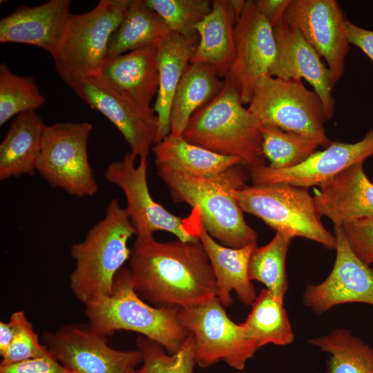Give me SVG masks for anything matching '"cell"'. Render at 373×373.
I'll return each instance as SVG.
<instances>
[{
	"label": "cell",
	"instance_id": "9c48e42d",
	"mask_svg": "<svg viewBox=\"0 0 373 373\" xmlns=\"http://www.w3.org/2000/svg\"><path fill=\"white\" fill-rule=\"evenodd\" d=\"M92 130L88 122L46 125L36 171L52 187L78 198L97 193L87 151Z\"/></svg>",
	"mask_w": 373,
	"mask_h": 373
},
{
	"label": "cell",
	"instance_id": "8992f818",
	"mask_svg": "<svg viewBox=\"0 0 373 373\" xmlns=\"http://www.w3.org/2000/svg\"><path fill=\"white\" fill-rule=\"evenodd\" d=\"M232 194L243 212L261 219L276 232L335 249L334 235L324 227L307 189L289 184H245L233 189Z\"/></svg>",
	"mask_w": 373,
	"mask_h": 373
},
{
	"label": "cell",
	"instance_id": "f35d334b",
	"mask_svg": "<svg viewBox=\"0 0 373 373\" xmlns=\"http://www.w3.org/2000/svg\"><path fill=\"white\" fill-rule=\"evenodd\" d=\"M345 26L349 43L361 49L373 62V30L360 27L347 18Z\"/></svg>",
	"mask_w": 373,
	"mask_h": 373
},
{
	"label": "cell",
	"instance_id": "5bb4252c",
	"mask_svg": "<svg viewBox=\"0 0 373 373\" xmlns=\"http://www.w3.org/2000/svg\"><path fill=\"white\" fill-rule=\"evenodd\" d=\"M283 18L296 28L323 57L335 85L343 77L350 50L345 19L335 0H291Z\"/></svg>",
	"mask_w": 373,
	"mask_h": 373
},
{
	"label": "cell",
	"instance_id": "1f68e13d",
	"mask_svg": "<svg viewBox=\"0 0 373 373\" xmlns=\"http://www.w3.org/2000/svg\"><path fill=\"white\" fill-rule=\"evenodd\" d=\"M262 150L269 166L284 169L296 166L319 146L315 141L303 135L284 131L272 125H260Z\"/></svg>",
	"mask_w": 373,
	"mask_h": 373
},
{
	"label": "cell",
	"instance_id": "83f0119b",
	"mask_svg": "<svg viewBox=\"0 0 373 373\" xmlns=\"http://www.w3.org/2000/svg\"><path fill=\"white\" fill-rule=\"evenodd\" d=\"M171 32L162 18L145 0H131L123 21L110 38L106 58L157 47Z\"/></svg>",
	"mask_w": 373,
	"mask_h": 373
},
{
	"label": "cell",
	"instance_id": "d4e9b609",
	"mask_svg": "<svg viewBox=\"0 0 373 373\" xmlns=\"http://www.w3.org/2000/svg\"><path fill=\"white\" fill-rule=\"evenodd\" d=\"M46 124L35 111L18 115L0 144V180L32 175Z\"/></svg>",
	"mask_w": 373,
	"mask_h": 373
},
{
	"label": "cell",
	"instance_id": "4dcf8cb0",
	"mask_svg": "<svg viewBox=\"0 0 373 373\" xmlns=\"http://www.w3.org/2000/svg\"><path fill=\"white\" fill-rule=\"evenodd\" d=\"M291 240L289 236L276 232L268 244L254 248L248 265L250 280L264 284L267 290L283 300L288 289L285 260Z\"/></svg>",
	"mask_w": 373,
	"mask_h": 373
},
{
	"label": "cell",
	"instance_id": "d590c367",
	"mask_svg": "<svg viewBox=\"0 0 373 373\" xmlns=\"http://www.w3.org/2000/svg\"><path fill=\"white\" fill-rule=\"evenodd\" d=\"M10 318L15 323L16 333L8 350L1 356L0 365L16 363L50 353L48 347L41 343L32 323L23 312H14Z\"/></svg>",
	"mask_w": 373,
	"mask_h": 373
},
{
	"label": "cell",
	"instance_id": "52a82bcc",
	"mask_svg": "<svg viewBox=\"0 0 373 373\" xmlns=\"http://www.w3.org/2000/svg\"><path fill=\"white\" fill-rule=\"evenodd\" d=\"M249 110L260 125H272L315 141L323 148L332 142L324 123L323 104L301 79H282L267 73L258 81Z\"/></svg>",
	"mask_w": 373,
	"mask_h": 373
},
{
	"label": "cell",
	"instance_id": "f546056e",
	"mask_svg": "<svg viewBox=\"0 0 373 373\" xmlns=\"http://www.w3.org/2000/svg\"><path fill=\"white\" fill-rule=\"evenodd\" d=\"M309 342L329 354L325 373H373V348L346 329H335Z\"/></svg>",
	"mask_w": 373,
	"mask_h": 373
},
{
	"label": "cell",
	"instance_id": "836d02e7",
	"mask_svg": "<svg viewBox=\"0 0 373 373\" xmlns=\"http://www.w3.org/2000/svg\"><path fill=\"white\" fill-rule=\"evenodd\" d=\"M136 344L142 354V365L137 373H193L197 363L195 339L191 333L173 354H167L160 344L143 336L137 338Z\"/></svg>",
	"mask_w": 373,
	"mask_h": 373
},
{
	"label": "cell",
	"instance_id": "f1b7e54d",
	"mask_svg": "<svg viewBox=\"0 0 373 373\" xmlns=\"http://www.w3.org/2000/svg\"><path fill=\"white\" fill-rule=\"evenodd\" d=\"M251 306L242 325L258 349L269 343L286 345L294 342V331L283 299L264 288Z\"/></svg>",
	"mask_w": 373,
	"mask_h": 373
},
{
	"label": "cell",
	"instance_id": "60d3db41",
	"mask_svg": "<svg viewBox=\"0 0 373 373\" xmlns=\"http://www.w3.org/2000/svg\"><path fill=\"white\" fill-rule=\"evenodd\" d=\"M16 325L10 318L8 323L0 322V354L2 356L8 350L16 333Z\"/></svg>",
	"mask_w": 373,
	"mask_h": 373
},
{
	"label": "cell",
	"instance_id": "9a60e30c",
	"mask_svg": "<svg viewBox=\"0 0 373 373\" xmlns=\"http://www.w3.org/2000/svg\"><path fill=\"white\" fill-rule=\"evenodd\" d=\"M234 44L233 61L225 77L238 90L242 104H249L258 79L268 73L276 52L273 28L255 1L245 2L235 25Z\"/></svg>",
	"mask_w": 373,
	"mask_h": 373
},
{
	"label": "cell",
	"instance_id": "6da1fadb",
	"mask_svg": "<svg viewBox=\"0 0 373 373\" xmlns=\"http://www.w3.org/2000/svg\"><path fill=\"white\" fill-rule=\"evenodd\" d=\"M128 260L134 289L154 307H187L217 297L214 272L200 240L136 237Z\"/></svg>",
	"mask_w": 373,
	"mask_h": 373
},
{
	"label": "cell",
	"instance_id": "8d00e7d4",
	"mask_svg": "<svg viewBox=\"0 0 373 373\" xmlns=\"http://www.w3.org/2000/svg\"><path fill=\"white\" fill-rule=\"evenodd\" d=\"M341 227L354 253L370 266L373 263V217L347 222Z\"/></svg>",
	"mask_w": 373,
	"mask_h": 373
},
{
	"label": "cell",
	"instance_id": "ba28073f",
	"mask_svg": "<svg viewBox=\"0 0 373 373\" xmlns=\"http://www.w3.org/2000/svg\"><path fill=\"white\" fill-rule=\"evenodd\" d=\"M131 0H101L91 10L71 14L61 46L53 57L55 70L68 82L98 75L112 34L123 21Z\"/></svg>",
	"mask_w": 373,
	"mask_h": 373
},
{
	"label": "cell",
	"instance_id": "d6a6232c",
	"mask_svg": "<svg viewBox=\"0 0 373 373\" xmlns=\"http://www.w3.org/2000/svg\"><path fill=\"white\" fill-rule=\"evenodd\" d=\"M46 102L31 76L13 73L4 63L0 64V126L15 115L35 111Z\"/></svg>",
	"mask_w": 373,
	"mask_h": 373
},
{
	"label": "cell",
	"instance_id": "d6986e66",
	"mask_svg": "<svg viewBox=\"0 0 373 373\" xmlns=\"http://www.w3.org/2000/svg\"><path fill=\"white\" fill-rule=\"evenodd\" d=\"M70 1L50 0L38 6H23L0 21V42L33 45L58 52L71 13Z\"/></svg>",
	"mask_w": 373,
	"mask_h": 373
},
{
	"label": "cell",
	"instance_id": "7a4b0ae2",
	"mask_svg": "<svg viewBox=\"0 0 373 373\" xmlns=\"http://www.w3.org/2000/svg\"><path fill=\"white\" fill-rule=\"evenodd\" d=\"M242 165L213 178H200L171 166L156 165L157 173L175 202L198 211L200 224L220 245L234 249L257 245L258 234L245 222L232 190L246 184Z\"/></svg>",
	"mask_w": 373,
	"mask_h": 373
},
{
	"label": "cell",
	"instance_id": "30bf717a",
	"mask_svg": "<svg viewBox=\"0 0 373 373\" xmlns=\"http://www.w3.org/2000/svg\"><path fill=\"white\" fill-rule=\"evenodd\" d=\"M178 318L195 339L196 363L202 368L218 361L243 370L258 350L242 325L227 316L217 297L200 305L181 307Z\"/></svg>",
	"mask_w": 373,
	"mask_h": 373
},
{
	"label": "cell",
	"instance_id": "7402d4cb",
	"mask_svg": "<svg viewBox=\"0 0 373 373\" xmlns=\"http://www.w3.org/2000/svg\"><path fill=\"white\" fill-rule=\"evenodd\" d=\"M212 266L217 285V298L223 307L232 303L231 291H235L245 305H252L256 298L254 286L249 278L248 265L251 254L257 245L234 249L220 245L200 223L195 228Z\"/></svg>",
	"mask_w": 373,
	"mask_h": 373
},
{
	"label": "cell",
	"instance_id": "74e56055",
	"mask_svg": "<svg viewBox=\"0 0 373 373\" xmlns=\"http://www.w3.org/2000/svg\"><path fill=\"white\" fill-rule=\"evenodd\" d=\"M0 373H73L61 365L53 355L49 354L12 363L0 365Z\"/></svg>",
	"mask_w": 373,
	"mask_h": 373
},
{
	"label": "cell",
	"instance_id": "5b68a950",
	"mask_svg": "<svg viewBox=\"0 0 373 373\" xmlns=\"http://www.w3.org/2000/svg\"><path fill=\"white\" fill-rule=\"evenodd\" d=\"M84 305L88 324L95 332L106 336L121 330L137 332L169 354L178 352L190 334L180 323L178 307L151 306L139 296L126 267L117 273L110 295Z\"/></svg>",
	"mask_w": 373,
	"mask_h": 373
},
{
	"label": "cell",
	"instance_id": "4316f807",
	"mask_svg": "<svg viewBox=\"0 0 373 373\" xmlns=\"http://www.w3.org/2000/svg\"><path fill=\"white\" fill-rule=\"evenodd\" d=\"M216 69L205 63L191 64L175 93L171 111L170 134L182 136L189 119L221 91L224 81Z\"/></svg>",
	"mask_w": 373,
	"mask_h": 373
},
{
	"label": "cell",
	"instance_id": "ffe728a7",
	"mask_svg": "<svg viewBox=\"0 0 373 373\" xmlns=\"http://www.w3.org/2000/svg\"><path fill=\"white\" fill-rule=\"evenodd\" d=\"M364 161L355 163L315 190L314 200L319 214L334 226L373 217V183L363 169Z\"/></svg>",
	"mask_w": 373,
	"mask_h": 373
},
{
	"label": "cell",
	"instance_id": "7c38bea8",
	"mask_svg": "<svg viewBox=\"0 0 373 373\" xmlns=\"http://www.w3.org/2000/svg\"><path fill=\"white\" fill-rule=\"evenodd\" d=\"M43 339L57 361L73 373H137L136 366L142 362L139 350L113 349L88 324L66 325L45 332Z\"/></svg>",
	"mask_w": 373,
	"mask_h": 373
},
{
	"label": "cell",
	"instance_id": "cb8c5ba5",
	"mask_svg": "<svg viewBox=\"0 0 373 373\" xmlns=\"http://www.w3.org/2000/svg\"><path fill=\"white\" fill-rule=\"evenodd\" d=\"M198 39L171 32L157 46L159 87L154 110L159 120V142L170 134V117L177 87L191 64Z\"/></svg>",
	"mask_w": 373,
	"mask_h": 373
},
{
	"label": "cell",
	"instance_id": "8fae6325",
	"mask_svg": "<svg viewBox=\"0 0 373 373\" xmlns=\"http://www.w3.org/2000/svg\"><path fill=\"white\" fill-rule=\"evenodd\" d=\"M129 151L122 159L111 162L106 167V180L118 186L126 200L131 221L137 237L153 236L156 231H166L182 241L199 240L195 232L186 226L181 218L173 215L155 201L147 182V159H140Z\"/></svg>",
	"mask_w": 373,
	"mask_h": 373
},
{
	"label": "cell",
	"instance_id": "3957f363",
	"mask_svg": "<svg viewBox=\"0 0 373 373\" xmlns=\"http://www.w3.org/2000/svg\"><path fill=\"white\" fill-rule=\"evenodd\" d=\"M136 233L127 209L112 199L104 217L89 229L83 240L70 247L75 267L69 287L77 300L86 304L111 294L117 273L130 258L128 241Z\"/></svg>",
	"mask_w": 373,
	"mask_h": 373
},
{
	"label": "cell",
	"instance_id": "2e32d148",
	"mask_svg": "<svg viewBox=\"0 0 373 373\" xmlns=\"http://www.w3.org/2000/svg\"><path fill=\"white\" fill-rule=\"evenodd\" d=\"M336 258L325 280L307 286L304 305L322 314L344 303H361L373 305V267L364 263L351 249L341 226H334Z\"/></svg>",
	"mask_w": 373,
	"mask_h": 373
},
{
	"label": "cell",
	"instance_id": "ac0fdd59",
	"mask_svg": "<svg viewBox=\"0 0 373 373\" xmlns=\"http://www.w3.org/2000/svg\"><path fill=\"white\" fill-rule=\"evenodd\" d=\"M276 52L268 73L282 79L303 78L321 98L327 119L334 114L335 99L327 66L300 32L283 17L272 27Z\"/></svg>",
	"mask_w": 373,
	"mask_h": 373
},
{
	"label": "cell",
	"instance_id": "4fadbf2b",
	"mask_svg": "<svg viewBox=\"0 0 373 373\" xmlns=\"http://www.w3.org/2000/svg\"><path fill=\"white\" fill-rule=\"evenodd\" d=\"M90 108L106 118L121 133L140 159H147L159 142V120L153 108H145L111 88L99 75L66 84Z\"/></svg>",
	"mask_w": 373,
	"mask_h": 373
},
{
	"label": "cell",
	"instance_id": "603a6c76",
	"mask_svg": "<svg viewBox=\"0 0 373 373\" xmlns=\"http://www.w3.org/2000/svg\"><path fill=\"white\" fill-rule=\"evenodd\" d=\"M238 19L230 1H213L211 12L195 26L198 42L191 64H210L220 77H225L234 59Z\"/></svg>",
	"mask_w": 373,
	"mask_h": 373
},
{
	"label": "cell",
	"instance_id": "e575fe53",
	"mask_svg": "<svg viewBox=\"0 0 373 373\" xmlns=\"http://www.w3.org/2000/svg\"><path fill=\"white\" fill-rule=\"evenodd\" d=\"M164 21L171 32L198 39L195 26L211 12L209 0H145Z\"/></svg>",
	"mask_w": 373,
	"mask_h": 373
},
{
	"label": "cell",
	"instance_id": "484cf974",
	"mask_svg": "<svg viewBox=\"0 0 373 373\" xmlns=\"http://www.w3.org/2000/svg\"><path fill=\"white\" fill-rule=\"evenodd\" d=\"M152 151L155 165H167L200 178L216 177L242 165L239 157L217 154L171 134L156 143Z\"/></svg>",
	"mask_w": 373,
	"mask_h": 373
},
{
	"label": "cell",
	"instance_id": "277c9868",
	"mask_svg": "<svg viewBox=\"0 0 373 373\" xmlns=\"http://www.w3.org/2000/svg\"><path fill=\"white\" fill-rule=\"evenodd\" d=\"M223 88L189 119L182 137L222 155L239 157L249 171L266 165L260 124L227 77Z\"/></svg>",
	"mask_w": 373,
	"mask_h": 373
},
{
	"label": "cell",
	"instance_id": "44dd1931",
	"mask_svg": "<svg viewBox=\"0 0 373 373\" xmlns=\"http://www.w3.org/2000/svg\"><path fill=\"white\" fill-rule=\"evenodd\" d=\"M157 47H149L106 58L99 72L113 89L145 108L159 87Z\"/></svg>",
	"mask_w": 373,
	"mask_h": 373
},
{
	"label": "cell",
	"instance_id": "e0dca14e",
	"mask_svg": "<svg viewBox=\"0 0 373 373\" xmlns=\"http://www.w3.org/2000/svg\"><path fill=\"white\" fill-rule=\"evenodd\" d=\"M373 156V129L360 141L332 142L293 167L275 169L263 165L249 171L254 185L289 184L308 189L329 181L350 166Z\"/></svg>",
	"mask_w": 373,
	"mask_h": 373
},
{
	"label": "cell",
	"instance_id": "ab89813d",
	"mask_svg": "<svg viewBox=\"0 0 373 373\" xmlns=\"http://www.w3.org/2000/svg\"><path fill=\"white\" fill-rule=\"evenodd\" d=\"M291 0H257L256 7L273 27L283 16Z\"/></svg>",
	"mask_w": 373,
	"mask_h": 373
}]
</instances>
